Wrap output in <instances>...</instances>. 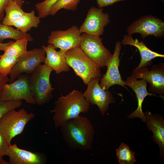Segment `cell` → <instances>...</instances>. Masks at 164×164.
<instances>
[{
    "label": "cell",
    "instance_id": "obj_1",
    "mask_svg": "<svg viewBox=\"0 0 164 164\" xmlns=\"http://www.w3.org/2000/svg\"><path fill=\"white\" fill-rule=\"evenodd\" d=\"M60 127L65 142L71 149L82 150L91 149L95 131L87 117L79 115L67 120Z\"/></svg>",
    "mask_w": 164,
    "mask_h": 164
},
{
    "label": "cell",
    "instance_id": "obj_2",
    "mask_svg": "<svg viewBox=\"0 0 164 164\" xmlns=\"http://www.w3.org/2000/svg\"><path fill=\"white\" fill-rule=\"evenodd\" d=\"M55 104L50 112L54 114L53 119L56 128L60 127L65 121L77 117L81 113L87 112L90 106L83 93L76 90L65 96L61 94Z\"/></svg>",
    "mask_w": 164,
    "mask_h": 164
},
{
    "label": "cell",
    "instance_id": "obj_3",
    "mask_svg": "<svg viewBox=\"0 0 164 164\" xmlns=\"http://www.w3.org/2000/svg\"><path fill=\"white\" fill-rule=\"evenodd\" d=\"M67 63L87 85L91 80L101 77L100 68L88 57L80 46L72 48L65 53Z\"/></svg>",
    "mask_w": 164,
    "mask_h": 164
},
{
    "label": "cell",
    "instance_id": "obj_4",
    "mask_svg": "<svg viewBox=\"0 0 164 164\" xmlns=\"http://www.w3.org/2000/svg\"><path fill=\"white\" fill-rule=\"evenodd\" d=\"M52 70L45 65L40 64L29 77V83L36 104L42 105L49 102L53 98L50 77Z\"/></svg>",
    "mask_w": 164,
    "mask_h": 164
},
{
    "label": "cell",
    "instance_id": "obj_5",
    "mask_svg": "<svg viewBox=\"0 0 164 164\" xmlns=\"http://www.w3.org/2000/svg\"><path fill=\"white\" fill-rule=\"evenodd\" d=\"M34 115V113H28L22 108L17 111L11 110L3 117L0 121V131L9 145L13 138L22 134Z\"/></svg>",
    "mask_w": 164,
    "mask_h": 164
},
{
    "label": "cell",
    "instance_id": "obj_6",
    "mask_svg": "<svg viewBox=\"0 0 164 164\" xmlns=\"http://www.w3.org/2000/svg\"><path fill=\"white\" fill-rule=\"evenodd\" d=\"M22 100L29 104H36L29 85V77L21 74L13 82L5 85L0 94V101Z\"/></svg>",
    "mask_w": 164,
    "mask_h": 164
},
{
    "label": "cell",
    "instance_id": "obj_7",
    "mask_svg": "<svg viewBox=\"0 0 164 164\" xmlns=\"http://www.w3.org/2000/svg\"><path fill=\"white\" fill-rule=\"evenodd\" d=\"M100 36L82 33L80 47L100 68L106 66L112 54L103 45Z\"/></svg>",
    "mask_w": 164,
    "mask_h": 164
},
{
    "label": "cell",
    "instance_id": "obj_8",
    "mask_svg": "<svg viewBox=\"0 0 164 164\" xmlns=\"http://www.w3.org/2000/svg\"><path fill=\"white\" fill-rule=\"evenodd\" d=\"M45 55V52L42 48L27 51L19 58L9 74V83L13 82L20 74L32 73L43 62Z\"/></svg>",
    "mask_w": 164,
    "mask_h": 164
},
{
    "label": "cell",
    "instance_id": "obj_9",
    "mask_svg": "<svg viewBox=\"0 0 164 164\" xmlns=\"http://www.w3.org/2000/svg\"><path fill=\"white\" fill-rule=\"evenodd\" d=\"M128 35L139 33L143 39L149 36L161 38L164 36V22L160 19L151 15L143 16L127 28Z\"/></svg>",
    "mask_w": 164,
    "mask_h": 164
},
{
    "label": "cell",
    "instance_id": "obj_10",
    "mask_svg": "<svg viewBox=\"0 0 164 164\" xmlns=\"http://www.w3.org/2000/svg\"><path fill=\"white\" fill-rule=\"evenodd\" d=\"M131 76L138 79H143L149 84L148 91L153 94L163 95L164 94V64L161 63L154 65L151 70L147 67L133 70Z\"/></svg>",
    "mask_w": 164,
    "mask_h": 164
},
{
    "label": "cell",
    "instance_id": "obj_11",
    "mask_svg": "<svg viewBox=\"0 0 164 164\" xmlns=\"http://www.w3.org/2000/svg\"><path fill=\"white\" fill-rule=\"evenodd\" d=\"M101 77L94 79L87 84V88L83 93L86 100L90 104L98 107L101 114L103 116L108 111L110 104L115 102L111 92L104 90L99 83Z\"/></svg>",
    "mask_w": 164,
    "mask_h": 164
},
{
    "label": "cell",
    "instance_id": "obj_12",
    "mask_svg": "<svg viewBox=\"0 0 164 164\" xmlns=\"http://www.w3.org/2000/svg\"><path fill=\"white\" fill-rule=\"evenodd\" d=\"M103 11V8L91 7L79 28L80 32L98 36L102 35L105 27L110 21L109 13Z\"/></svg>",
    "mask_w": 164,
    "mask_h": 164
},
{
    "label": "cell",
    "instance_id": "obj_13",
    "mask_svg": "<svg viewBox=\"0 0 164 164\" xmlns=\"http://www.w3.org/2000/svg\"><path fill=\"white\" fill-rule=\"evenodd\" d=\"M81 39V33L78 28L73 26L66 30L51 31L47 43L65 53L72 48L80 46Z\"/></svg>",
    "mask_w": 164,
    "mask_h": 164
},
{
    "label": "cell",
    "instance_id": "obj_14",
    "mask_svg": "<svg viewBox=\"0 0 164 164\" xmlns=\"http://www.w3.org/2000/svg\"><path fill=\"white\" fill-rule=\"evenodd\" d=\"M121 48L120 42L118 41L115 43L114 53L106 66L107 71L100 80L99 84L104 90H108L111 86L115 85H120L126 88L125 81L121 78L118 69Z\"/></svg>",
    "mask_w": 164,
    "mask_h": 164
},
{
    "label": "cell",
    "instance_id": "obj_15",
    "mask_svg": "<svg viewBox=\"0 0 164 164\" xmlns=\"http://www.w3.org/2000/svg\"><path fill=\"white\" fill-rule=\"evenodd\" d=\"M125 85L131 88L135 92L138 101L137 109L129 114L127 118L132 119L135 118H140L144 122H145V116L142 111V105L145 97L147 96L153 95L159 97L164 99L163 95H157L152 93H149L147 89V82L144 80H138L131 76L127 78L125 81Z\"/></svg>",
    "mask_w": 164,
    "mask_h": 164
},
{
    "label": "cell",
    "instance_id": "obj_16",
    "mask_svg": "<svg viewBox=\"0 0 164 164\" xmlns=\"http://www.w3.org/2000/svg\"><path fill=\"white\" fill-rule=\"evenodd\" d=\"M7 156L10 164H44L46 161L43 154L21 149L15 144L9 145Z\"/></svg>",
    "mask_w": 164,
    "mask_h": 164
},
{
    "label": "cell",
    "instance_id": "obj_17",
    "mask_svg": "<svg viewBox=\"0 0 164 164\" xmlns=\"http://www.w3.org/2000/svg\"><path fill=\"white\" fill-rule=\"evenodd\" d=\"M144 113L145 122L148 129L152 132L153 140L159 146L162 160L164 156V119L159 114H153L149 111Z\"/></svg>",
    "mask_w": 164,
    "mask_h": 164
},
{
    "label": "cell",
    "instance_id": "obj_18",
    "mask_svg": "<svg viewBox=\"0 0 164 164\" xmlns=\"http://www.w3.org/2000/svg\"><path fill=\"white\" fill-rule=\"evenodd\" d=\"M44 50L46 56L44 60V64L54 71L57 74L63 72H68L70 67L67 63L64 53L60 50L57 51L52 44L42 46Z\"/></svg>",
    "mask_w": 164,
    "mask_h": 164
},
{
    "label": "cell",
    "instance_id": "obj_19",
    "mask_svg": "<svg viewBox=\"0 0 164 164\" xmlns=\"http://www.w3.org/2000/svg\"><path fill=\"white\" fill-rule=\"evenodd\" d=\"M121 45H129L135 46L139 51L141 59L140 63L137 68L150 66L152 63V60L156 57L162 58L164 55L153 51L147 47L142 41L139 42L136 39H134L132 36L125 35L122 41Z\"/></svg>",
    "mask_w": 164,
    "mask_h": 164
},
{
    "label": "cell",
    "instance_id": "obj_20",
    "mask_svg": "<svg viewBox=\"0 0 164 164\" xmlns=\"http://www.w3.org/2000/svg\"><path fill=\"white\" fill-rule=\"evenodd\" d=\"M40 18L35 15L34 10L25 12L22 16L13 25L21 32L27 33L32 28H37L40 23Z\"/></svg>",
    "mask_w": 164,
    "mask_h": 164
},
{
    "label": "cell",
    "instance_id": "obj_21",
    "mask_svg": "<svg viewBox=\"0 0 164 164\" xmlns=\"http://www.w3.org/2000/svg\"><path fill=\"white\" fill-rule=\"evenodd\" d=\"M5 14L2 23L12 26L23 15L25 12L17 3L11 0L5 6L4 9Z\"/></svg>",
    "mask_w": 164,
    "mask_h": 164
},
{
    "label": "cell",
    "instance_id": "obj_22",
    "mask_svg": "<svg viewBox=\"0 0 164 164\" xmlns=\"http://www.w3.org/2000/svg\"><path fill=\"white\" fill-rule=\"evenodd\" d=\"M10 39L17 40L25 39L28 42L33 40V37L29 34L23 33L9 26L0 22V43L5 39Z\"/></svg>",
    "mask_w": 164,
    "mask_h": 164
},
{
    "label": "cell",
    "instance_id": "obj_23",
    "mask_svg": "<svg viewBox=\"0 0 164 164\" xmlns=\"http://www.w3.org/2000/svg\"><path fill=\"white\" fill-rule=\"evenodd\" d=\"M28 41L23 39L13 42L6 47L3 55L9 56L19 57L26 53Z\"/></svg>",
    "mask_w": 164,
    "mask_h": 164
},
{
    "label": "cell",
    "instance_id": "obj_24",
    "mask_svg": "<svg viewBox=\"0 0 164 164\" xmlns=\"http://www.w3.org/2000/svg\"><path fill=\"white\" fill-rule=\"evenodd\" d=\"M135 153L125 143L122 142L116 149V154L120 164H133L136 162Z\"/></svg>",
    "mask_w": 164,
    "mask_h": 164
},
{
    "label": "cell",
    "instance_id": "obj_25",
    "mask_svg": "<svg viewBox=\"0 0 164 164\" xmlns=\"http://www.w3.org/2000/svg\"><path fill=\"white\" fill-rule=\"evenodd\" d=\"M80 0H59L52 7L50 15H54L60 9L74 11L77 9Z\"/></svg>",
    "mask_w": 164,
    "mask_h": 164
},
{
    "label": "cell",
    "instance_id": "obj_26",
    "mask_svg": "<svg viewBox=\"0 0 164 164\" xmlns=\"http://www.w3.org/2000/svg\"><path fill=\"white\" fill-rule=\"evenodd\" d=\"M19 58L2 55L0 58V73L8 76Z\"/></svg>",
    "mask_w": 164,
    "mask_h": 164
},
{
    "label": "cell",
    "instance_id": "obj_27",
    "mask_svg": "<svg viewBox=\"0 0 164 164\" xmlns=\"http://www.w3.org/2000/svg\"><path fill=\"white\" fill-rule=\"evenodd\" d=\"M59 0H44L36 3L35 7L40 18H45L50 15L53 6Z\"/></svg>",
    "mask_w": 164,
    "mask_h": 164
},
{
    "label": "cell",
    "instance_id": "obj_28",
    "mask_svg": "<svg viewBox=\"0 0 164 164\" xmlns=\"http://www.w3.org/2000/svg\"><path fill=\"white\" fill-rule=\"evenodd\" d=\"M22 100H13L0 101V121L9 111L20 107L22 105Z\"/></svg>",
    "mask_w": 164,
    "mask_h": 164
},
{
    "label": "cell",
    "instance_id": "obj_29",
    "mask_svg": "<svg viewBox=\"0 0 164 164\" xmlns=\"http://www.w3.org/2000/svg\"><path fill=\"white\" fill-rule=\"evenodd\" d=\"M9 145L0 131V164H9L3 157L7 155Z\"/></svg>",
    "mask_w": 164,
    "mask_h": 164
},
{
    "label": "cell",
    "instance_id": "obj_30",
    "mask_svg": "<svg viewBox=\"0 0 164 164\" xmlns=\"http://www.w3.org/2000/svg\"><path fill=\"white\" fill-rule=\"evenodd\" d=\"M12 0H0V22L2 21L5 16L4 9L9 2ZM15 1L21 7L24 3V0H13Z\"/></svg>",
    "mask_w": 164,
    "mask_h": 164
},
{
    "label": "cell",
    "instance_id": "obj_31",
    "mask_svg": "<svg viewBox=\"0 0 164 164\" xmlns=\"http://www.w3.org/2000/svg\"><path fill=\"white\" fill-rule=\"evenodd\" d=\"M125 0H96L98 7L103 8L104 7L111 5L118 2Z\"/></svg>",
    "mask_w": 164,
    "mask_h": 164
},
{
    "label": "cell",
    "instance_id": "obj_32",
    "mask_svg": "<svg viewBox=\"0 0 164 164\" xmlns=\"http://www.w3.org/2000/svg\"><path fill=\"white\" fill-rule=\"evenodd\" d=\"M9 78L8 76H4L0 73V94L2 91L5 85L9 82Z\"/></svg>",
    "mask_w": 164,
    "mask_h": 164
},
{
    "label": "cell",
    "instance_id": "obj_33",
    "mask_svg": "<svg viewBox=\"0 0 164 164\" xmlns=\"http://www.w3.org/2000/svg\"><path fill=\"white\" fill-rule=\"evenodd\" d=\"M12 41H10L6 43H0V51H4L6 47L10 45Z\"/></svg>",
    "mask_w": 164,
    "mask_h": 164
},
{
    "label": "cell",
    "instance_id": "obj_34",
    "mask_svg": "<svg viewBox=\"0 0 164 164\" xmlns=\"http://www.w3.org/2000/svg\"><path fill=\"white\" fill-rule=\"evenodd\" d=\"M1 55L0 54V58L1 57Z\"/></svg>",
    "mask_w": 164,
    "mask_h": 164
}]
</instances>
